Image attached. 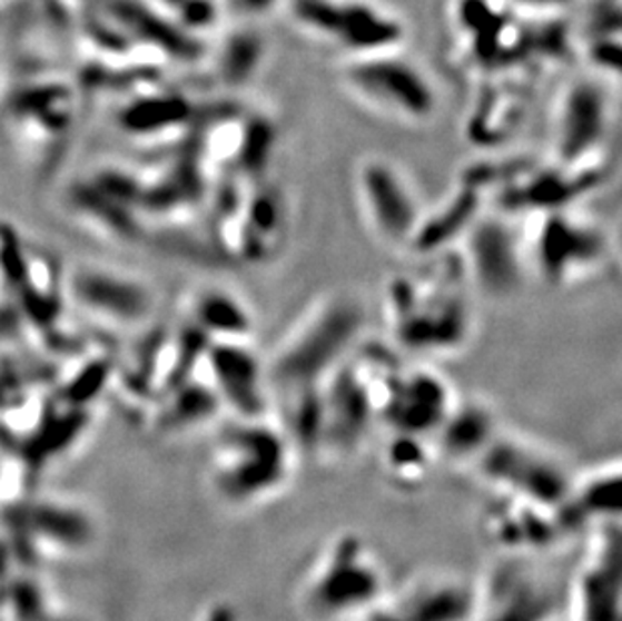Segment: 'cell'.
Returning a JSON list of instances; mask_svg holds the SVG:
<instances>
[{
  "instance_id": "1",
  "label": "cell",
  "mask_w": 622,
  "mask_h": 621,
  "mask_svg": "<svg viewBox=\"0 0 622 621\" xmlns=\"http://www.w3.org/2000/svg\"><path fill=\"white\" fill-rule=\"evenodd\" d=\"M363 322V307L348 295L318 300L280 342L273 362L266 364L268 384L280 392L320 386L353 354Z\"/></svg>"
},
{
  "instance_id": "2",
  "label": "cell",
  "mask_w": 622,
  "mask_h": 621,
  "mask_svg": "<svg viewBox=\"0 0 622 621\" xmlns=\"http://www.w3.org/2000/svg\"><path fill=\"white\" fill-rule=\"evenodd\" d=\"M295 446L268 416L234 420L214 456V484L226 503L256 506L283 493L293 474Z\"/></svg>"
},
{
  "instance_id": "3",
  "label": "cell",
  "mask_w": 622,
  "mask_h": 621,
  "mask_svg": "<svg viewBox=\"0 0 622 621\" xmlns=\"http://www.w3.org/2000/svg\"><path fill=\"white\" fill-rule=\"evenodd\" d=\"M385 600V571L359 535L337 536L308 569L300 610L313 621H357Z\"/></svg>"
},
{
  "instance_id": "4",
  "label": "cell",
  "mask_w": 622,
  "mask_h": 621,
  "mask_svg": "<svg viewBox=\"0 0 622 621\" xmlns=\"http://www.w3.org/2000/svg\"><path fill=\"white\" fill-rule=\"evenodd\" d=\"M464 267L442 279L397 277L387 290L391 329L403 347L417 354H447L464 347L470 335V310L455 283Z\"/></svg>"
},
{
  "instance_id": "5",
  "label": "cell",
  "mask_w": 622,
  "mask_h": 621,
  "mask_svg": "<svg viewBox=\"0 0 622 621\" xmlns=\"http://www.w3.org/2000/svg\"><path fill=\"white\" fill-rule=\"evenodd\" d=\"M290 21L305 37L345 59L402 49V17L381 0H285Z\"/></svg>"
},
{
  "instance_id": "6",
  "label": "cell",
  "mask_w": 622,
  "mask_h": 621,
  "mask_svg": "<svg viewBox=\"0 0 622 621\" xmlns=\"http://www.w3.org/2000/svg\"><path fill=\"white\" fill-rule=\"evenodd\" d=\"M340 83L365 108L402 124H425L437 111V91L402 49L343 61Z\"/></svg>"
},
{
  "instance_id": "7",
  "label": "cell",
  "mask_w": 622,
  "mask_h": 621,
  "mask_svg": "<svg viewBox=\"0 0 622 621\" xmlns=\"http://www.w3.org/2000/svg\"><path fill=\"white\" fill-rule=\"evenodd\" d=\"M527 216L530 228L520 235L524 257L552 287L572 283L604 257L606 238L601 230L566 208Z\"/></svg>"
},
{
  "instance_id": "8",
  "label": "cell",
  "mask_w": 622,
  "mask_h": 621,
  "mask_svg": "<svg viewBox=\"0 0 622 621\" xmlns=\"http://www.w3.org/2000/svg\"><path fill=\"white\" fill-rule=\"evenodd\" d=\"M474 466L497 493L517 496L554 511H559L569 499L574 481L546 452L524 440L502 434H497Z\"/></svg>"
},
{
  "instance_id": "9",
  "label": "cell",
  "mask_w": 622,
  "mask_h": 621,
  "mask_svg": "<svg viewBox=\"0 0 622 621\" xmlns=\"http://www.w3.org/2000/svg\"><path fill=\"white\" fill-rule=\"evenodd\" d=\"M611 101L604 77L582 76L560 91L552 116L554 160L566 166L596 164L609 134Z\"/></svg>"
},
{
  "instance_id": "10",
  "label": "cell",
  "mask_w": 622,
  "mask_h": 621,
  "mask_svg": "<svg viewBox=\"0 0 622 621\" xmlns=\"http://www.w3.org/2000/svg\"><path fill=\"white\" fill-rule=\"evenodd\" d=\"M355 190L377 238L391 247H409L423 215L409 178L393 161L367 158L357 168Z\"/></svg>"
},
{
  "instance_id": "11",
  "label": "cell",
  "mask_w": 622,
  "mask_h": 621,
  "mask_svg": "<svg viewBox=\"0 0 622 621\" xmlns=\"http://www.w3.org/2000/svg\"><path fill=\"white\" fill-rule=\"evenodd\" d=\"M462 267L465 277L492 299H507L526 275L522 238L500 216L480 215L465 230Z\"/></svg>"
},
{
  "instance_id": "12",
  "label": "cell",
  "mask_w": 622,
  "mask_h": 621,
  "mask_svg": "<svg viewBox=\"0 0 622 621\" xmlns=\"http://www.w3.org/2000/svg\"><path fill=\"white\" fill-rule=\"evenodd\" d=\"M454 404L450 386L440 375L393 367L381 382L377 420L391 432L433 440Z\"/></svg>"
},
{
  "instance_id": "13",
  "label": "cell",
  "mask_w": 622,
  "mask_h": 621,
  "mask_svg": "<svg viewBox=\"0 0 622 621\" xmlns=\"http://www.w3.org/2000/svg\"><path fill=\"white\" fill-rule=\"evenodd\" d=\"M556 591L526 558L507 555L477 588L474 621H554Z\"/></svg>"
},
{
  "instance_id": "14",
  "label": "cell",
  "mask_w": 622,
  "mask_h": 621,
  "mask_svg": "<svg viewBox=\"0 0 622 621\" xmlns=\"http://www.w3.org/2000/svg\"><path fill=\"white\" fill-rule=\"evenodd\" d=\"M206 365L221 404L238 418L268 416V374L248 343L214 342L206 349Z\"/></svg>"
},
{
  "instance_id": "15",
  "label": "cell",
  "mask_w": 622,
  "mask_h": 621,
  "mask_svg": "<svg viewBox=\"0 0 622 621\" xmlns=\"http://www.w3.org/2000/svg\"><path fill=\"white\" fill-rule=\"evenodd\" d=\"M484 529L497 549L520 558L550 549L566 535L559 511L502 493L487 506Z\"/></svg>"
},
{
  "instance_id": "16",
  "label": "cell",
  "mask_w": 622,
  "mask_h": 621,
  "mask_svg": "<svg viewBox=\"0 0 622 621\" xmlns=\"http://www.w3.org/2000/svg\"><path fill=\"white\" fill-rule=\"evenodd\" d=\"M589 558L576 579L579 621H621V535L619 525L596 531Z\"/></svg>"
},
{
  "instance_id": "17",
  "label": "cell",
  "mask_w": 622,
  "mask_h": 621,
  "mask_svg": "<svg viewBox=\"0 0 622 621\" xmlns=\"http://www.w3.org/2000/svg\"><path fill=\"white\" fill-rule=\"evenodd\" d=\"M393 603L407 621H474L477 585L447 573L425 575Z\"/></svg>"
},
{
  "instance_id": "18",
  "label": "cell",
  "mask_w": 622,
  "mask_h": 621,
  "mask_svg": "<svg viewBox=\"0 0 622 621\" xmlns=\"http://www.w3.org/2000/svg\"><path fill=\"white\" fill-rule=\"evenodd\" d=\"M559 519L566 535L594 526L619 525L621 519V469L604 466L582 481H572L569 499L559 509Z\"/></svg>"
},
{
  "instance_id": "19",
  "label": "cell",
  "mask_w": 622,
  "mask_h": 621,
  "mask_svg": "<svg viewBox=\"0 0 622 621\" xmlns=\"http://www.w3.org/2000/svg\"><path fill=\"white\" fill-rule=\"evenodd\" d=\"M497 434L500 430L494 412L477 400H465L452 406L433 436V446L440 456L454 464L474 466Z\"/></svg>"
},
{
  "instance_id": "20",
  "label": "cell",
  "mask_w": 622,
  "mask_h": 621,
  "mask_svg": "<svg viewBox=\"0 0 622 621\" xmlns=\"http://www.w3.org/2000/svg\"><path fill=\"white\" fill-rule=\"evenodd\" d=\"M81 305L117 322H136L149 310V290L138 280L121 279L107 270H81L73 280Z\"/></svg>"
},
{
  "instance_id": "21",
  "label": "cell",
  "mask_w": 622,
  "mask_h": 621,
  "mask_svg": "<svg viewBox=\"0 0 622 621\" xmlns=\"http://www.w3.org/2000/svg\"><path fill=\"white\" fill-rule=\"evenodd\" d=\"M482 188L484 183L465 180L447 200H443L433 210L432 215H422L409 248H417L419 253L430 255L450 245L455 238L464 236L465 230L474 225L475 218L482 215Z\"/></svg>"
},
{
  "instance_id": "22",
  "label": "cell",
  "mask_w": 622,
  "mask_h": 621,
  "mask_svg": "<svg viewBox=\"0 0 622 621\" xmlns=\"http://www.w3.org/2000/svg\"><path fill=\"white\" fill-rule=\"evenodd\" d=\"M194 325L208 342L250 343L253 313L233 293L201 290L194 303Z\"/></svg>"
},
{
  "instance_id": "23",
  "label": "cell",
  "mask_w": 622,
  "mask_h": 621,
  "mask_svg": "<svg viewBox=\"0 0 622 621\" xmlns=\"http://www.w3.org/2000/svg\"><path fill=\"white\" fill-rule=\"evenodd\" d=\"M437 452L433 440L391 432L381 456V466L391 484L399 491H417L430 479Z\"/></svg>"
},
{
  "instance_id": "24",
  "label": "cell",
  "mask_w": 622,
  "mask_h": 621,
  "mask_svg": "<svg viewBox=\"0 0 622 621\" xmlns=\"http://www.w3.org/2000/svg\"><path fill=\"white\" fill-rule=\"evenodd\" d=\"M191 116L190 103L178 96L149 97L136 101L124 114V126L138 136L166 134L168 129H178Z\"/></svg>"
},
{
  "instance_id": "25",
  "label": "cell",
  "mask_w": 622,
  "mask_h": 621,
  "mask_svg": "<svg viewBox=\"0 0 622 621\" xmlns=\"http://www.w3.org/2000/svg\"><path fill=\"white\" fill-rule=\"evenodd\" d=\"M264 47L258 37L240 34L226 47L221 59V76L230 83H243L254 76L263 61Z\"/></svg>"
},
{
  "instance_id": "26",
  "label": "cell",
  "mask_w": 622,
  "mask_h": 621,
  "mask_svg": "<svg viewBox=\"0 0 622 621\" xmlns=\"http://www.w3.org/2000/svg\"><path fill=\"white\" fill-rule=\"evenodd\" d=\"M228 9L240 19H263L266 14L285 7V0H226Z\"/></svg>"
},
{
  "instance_id": "27",
  "label": "cell",
  "mask_w": 622,
  "mask_h": 621,
  "mask_svg": "<svg viewBox=\"0 0 622 621\" xmlns=\"http://www.w3.org/2000/svg\"><path fill=\"white\" fill-rule=\"evenodd\" d=\"M357 621H407L393 601H381L375 608L365 611Z\"/></svg>"
}]
</instances>
